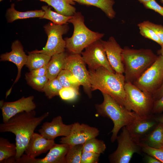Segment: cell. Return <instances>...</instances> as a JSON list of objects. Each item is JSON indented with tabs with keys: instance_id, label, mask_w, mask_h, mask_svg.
I'll return each mask as SVG.
<instances>
[{
	"instance_id": "obj_1",
	"label": "cell",
	"mask_w": 163,
	"mask_h": 163,
	"mask_svg": "<svg viewBox=\"0 0 163 163\" xmlns=\"http://www.w3.org/2000/svg\"><path fill=\"white\" fill-rule=\"evenodd\" d=\"M49 112H47L37 117L36 112L34 110L29 112L23 111L16 114L6 122L0 124L1 133L11 132L15 136L16 160L24 154L35 129L49 116Z\"/></svg>"
},
{
	"instance_id": "obj_2",
	"label": "cell",
	"mask_w": 163,
	"mask_h": 163,
	"mask_svg": "<svg viewBox=\"0 0 163 163\" xmlns=\"http://www.w3.org/2000/svg\"><path fill=\"white\" fill-rule=\"evenodd\" d=\"M89 72L92 91L99 90L125 107L126 82L123 74L111 72L102 66Z\"/></svg>"
},
{
	"instance_id": "obj_3",
	"label": "cell",
	"mask_w": 163,
	"mask_h": 163,
	"mask_svg": "<svg viewBox=\"0 0 163 163\" xmlns=\"http://www.w3.org/2000/svg\"><path fill=\"white\" fill-rule=\"evenodd\" d=\"M126 82L133 83L155 62L158 56L150 49L125 47L122 53Z\"/></svg>"
},
{
	"instance_id": "obj_4",
	"label": "cell",
	"mask_w": 163,
	"mask_h": 163,
	"mask_svg": "<svg viewBox=\"0 0 163 163\" xmlns=\"http://www.w3.org/2000/svg\"><path fill=\"white\" fill-rule=\"evenodd\" d=\"M104 100L102 103L96 104L95 107L97 114L107 117L113 122L114 126L111 132V142L117 139L118 133L123 127L126 126L139 116L118 103L109 95L102 93Z\"/></svg>"
},
{
	"instance_id": "obj_5",
	"label": "cell",
	"mask_w": 163,
	"mask_h": 163,
	"mask_svg": "<svg viewBox=\"0 0 163 163\" xmlns=\"http://www.w3.org/2000/svg\"><path fill=\"white\" fill-rule=\"evenodd\" d=\"M74 27L72 36L64 38L66 48L70 54H81L82 51L93 42L101 40L103 33L95 32L88 28L85 24L84 18L81 12H75L68 21Z\"/></svg>"
},
{
	"instance_id": "obj_6",
	"label": "cell",
	"mask_w": 163,
	"mask_h": 163,
	"mask_svg": "<svg viewBox=\"0 0 163 163\" xmlns=\"http://www.w3.org/2000/svg\"><path fill=\"white\" fill-rule=\"evenodd\" d=\"M125 107L140 116L152 114L154 101L152 95L140 90L133 84L126 82Z\"/></svg>"
},
{
	"instance_id": "obj_7",
	"label": "cell",
	"mask_w": 163,
	"mask_h": 163,
	"mask_svg": "<svg viewBox=\"0 0 163 163\" xmlns=\"http://www.w3.org/2000/svg\"><path fill=\"white\" fill-rule=\"evenodd\" d=\"M43 28L48 37L46 45L42 50L32 51L51 56L64 52L66 43L63 39L62 35L66 34L69 30L68 23L59 25L50 22L44 26Z\"/></svg>"
},
{
	"instance_id": "obj_8",
	"label": "cell",
	"mask_w": 163,
	"mask_h": 163,
	"mask_svg": "<svg viewBox=\"0 0 163 163\" xmlns=\"http://www.w3.org/2000/svg\"><path fill=\"white\" fill-rule=\"evenodd\" d=\"M163 81V56L161 55L133 84L141 91L152 95Z\"/></svg>"
},
{
	"instance_id": "obj_9",
	"label": "cell",
	"mask_w": 163,
	"mask_h": 163,
	"mask_svg": "<svg viewBox=\"0 0 163 163\" xmlns=\"http://www.w3.org/2000/svg\"><path fill=\"white\" fill-rule=\"evenodd\" d=\"M122 129V132L116 139L118 143L117 149L109 156L110 163H129L133 154L140 152V147L132 139L126 127H123Z\"/></svg>"
},
{
	"instance_id": "obj_10",
	"label": "cell",
	"mask_w": 163,
	"mask_h": 163,
	"mask_svg": "<svg viewBox=\"0 0 163 163\" xmlns=\"http://www.w3.org/2000/svg\"><path fill=\"white\" fill-rule=\"evenodd\" d=\"M81 54H68L63 69L70 72L83 86L85 93L89 98L92 97V91L89 71L85 66Z\"/></svg>"
},
{
	"instance_id": "obj_11",
	"label": "cell",
	"mask_w": 163,
	"mask_h": 163,
	"mask_svg": "<svg viewBox=\"0 0 163 163\" xmlns=\"http://www.w3.org/2000/svg\"><path fill=\"white\" fill-rule=\"evenodd\" d=\"M81 54L84 61L88 66L89 70L94 71L102 66L111 72H115L108 61L100 40L87 46Z\"/></svg>"
},
{
	"instance_id": "obj_12",
	"label": "cell",
	"mask_w": 163,
	"mask_h": 163,
	"mask_svg": "<svg viewBox=\"0 0 163 163\" xmlns=\"http://www.w3.org/2000/svg\"><path fill=\"white\" fill-rule=\"evenodd\" d=\"M99 134L98 128L78 122L72 124L69 134L60 139L59 142L69 145L83 144L88 140L96 138Z\"/></svg>"
},
{
	"instance_id": "obj_13",
	"label": "cell",
	"mask_w": 163,
	"mask_h": 163,
	"mask_svg": "<svg viewBox=\"0 0 163 163\" xmlns=\"http://www.w3.org/2000/svg\"><path fill=\"white\" fill-rule=\"evenodd\" d=\"M159 122L156 119L155 114L146 116H138L126 126L131 138L136 142L141 139L151 131Z\"/></svg>"
},
{
	"instance_id": "obj_14",
	"label": "cell",
	"mask_w": 163,
	"mask_h": 163,
	"mask_svg": "<svg viewBox=\"0 0 163 163\" xmlns=\"http://www.w3.org/2000/svg\"><path fill=\"white\" fill-rule=\"evenodd\" d=\"M100 40L112 69L115 72L123 74L124 68L122 60L123 49L113 37H110L107 41Z\"/></svg>"
},
{
	"instance_id": "obj_15",
	"label": "cell",
	"mask_w": 163,
	"mask_h": 163,
	"mask_svg": "<svg viewBox=\"0 0 163 163\" xmlns=\"http://www.w3.org/2000/svg\"><path fill=\"white\" fill-rule=\"evenodd\" d=\"M34 99L33 96L26 97H23L15 101L4 103L1 108L3 122H6L11 117L20 113L34 110L36 107V105L33 101Z\"/></svg>"
},
{
	"instance_id": "obj_16",
	"label": "cell",
	"mask_w": 163,
	"mask_h": 163,
	"mask_svg": "<svg viewBox=\"0 0 163 163\" xmlns=\"http://www.w3.org/2000/svg\"><path fill=\"white\" fill-rule=\"evenodd\" d=\"M72 124L66 125L63 122L60 116L54 118L50 122L43 123L38 132L45 138L54 140L57 137L67 136L70 134Z\"/></svg>"
},
{
	"instance_id": "obj_17",
	"label": "cell",
	"mask_w": 163,
	"mask_h": 163,
	"mask_svg": "<svg viewBox=\"0 0 163 163\" xmlns=\"http://www.w3.org/2000/svg\"><path fill=\"white\" fill-rule=\"evenodd\" d=\"M69 145L65 144H56L44 158H31L26 155L23 161L24 163H66L65 157Z\"/></svg>"
},
{
	"instance_id": "obj_18",
	"label": "cell",
	"mask_w": 163,
	"mask_h": 163,
	"mask_svg": "<svg viewBox=\"0 0 163 163\" xmlns=\"http://www.w3.org/2000/svg\"><path fill=\"white\" fill-rule=\"evenodd\" d=\"M11 48V51L10 52L1 54L0 57L1 61H10L17 66L18 72L14 85L18 82L21 76V70L24 65L26 64L28 55L25 54L23 47L18 40H15L12 43Z\"/></svg>"
},
{
	"instance_id": "obj_19",
	"label": "cell",
	"mask_w": 163,
	"mask_h": 163,
	"mask_svg": "<svg viewBox=\"0 0 163 163\" xmlns=\"http://www.w3.org/2000/svg\"><path fill=\"white\" fill-rule=\"evenodd\" d=\"M55 144L54 140L47 139L40 134L34 133L24 152L28 157L35 158L50 150Z\"/></svg>"
},
{
	"instance_id": "obj_20",
	"label": "cell",
	"mask_w": 163,
	"mask_h": 163,
	"mask_svg": "<svg viewBox=\"0 0 163 163\" xmlns=\"http://www.w3.org/2000/svg\"><path fill=\"white\" fill-rule=\"evenodd\" d=\"M14 6L15 4L12 3L10 7L6 10L5 17L8 23H11L17 20L20 19L34 18H41L44 14V11L42 9L21 12L16 10Z\"/></svg>"
},
{
	"instance_id": "obj_21",
	"label": "cell",
	"mask_w": 163,
	"mask_h": 163,
	"mask_svg": "<svg viewBox=\"0 0 163 163\" xmlns=\"http://www.w3.org/2000/svg\"><path fill=\"white\" fill-rule=\"evenodd\" d=\"M68 54L65 51L53 56L47 65L46 76L49 80L56 78L63 69L66 58Z\"/></svg>"
},
{
	"instance_id": "obj_22",
	"label": "cell",
	"mask_w": 163,
	"mask_h": 163,
	"mask_svg": "<svg viewBox=\"0 0 163 163\" xmlns=\"http://www.w3.org/2000/svg\"><path fill=\"white\" fill-rule=\"evenodd\" d=\"M139 142L152 148L163 147V123L159 122Z\"/></svg>"
},
{
	"instance_id": "obj_23",
	"label": "cell",
	"mask_w": 163,
	"mask_h": 163,
	"mask_svg": "<svg viewBox=\"0 0 163 163\" xmlns=\"http://www.w3.org/2000/svg\"><path fill=\"white\" fill-rule=\"evenodd\" d=\"M39 0L46 3L53 8L56 12L65 16H72L76 12V8L72 5H75V2L72 0Z\"/></svg>"
},
{
	"instance_id": "obj_24",
	"label": "cell",
	"mask_w": 163,
	"mask_h": 163,
	"mask_svg": "<svg viewBox=\"0 0 163 163\" xmlns=\"http://www.w3.org/2000/svg\"><path fill=\"white\" fill-rule=\"evenodd\" d=\"M17 154L16 145L4 138H0V163H14Z\"/></svg>"
},
{
	"instance_id": "obj_25",
	"label": "cell",
	"mask_w": 163,
	"mask_h": 163,
	"mask_svg": "<svg viewBox=\"0 0 163 163\" xmlns=\"http://www.w3.org/2000/svg\"><path fill=\"white\" fill-rule=\"evenodd\" d=\"M83 5L93 6L100 9L110 19L114 18L116 13L113 6L115 3L113 0H72Z\"/></svg>"
},
{
	"instance_id": "obj_26",
	"label": "cell",
	"mask_w": 163,
	"mask_h": 163,
	"mask_svg": "<svg viewBox=\"0 0 163 163\" xmlns=\"http://www.w3.org/2000/svg\"><path fill=\"white\" fill-rule=\"evenodd\" d=\"M51 57L42 53L29 52L26 65L30 71L39 68L47 65Z\"/></svg>"
},
{
	"instance_id": "obj_27",
	"label": "cell",
	"mask_w": 163,
	"mask_h": 163,
	"mask_svg": "<svg viewBox=\"0 0 163 163\" xmlns=\"http://www.w3.org/2000/svg\"><path fill=\"white\" fill-rule=\"evenodd\" d=\"M41 8L45 13L41 18L49 20L55 24L62 25L67 23L72 16H66L53 11L49 5H43Z\"/></svg>"
},
{
	"instance_id": "obj_28",
	"label": "cell",
	"mask_w": 163,
	"mask_h": 163,
	"mask_svg": "<svg viewBox=\"0 0 163 163\" xmlns=\"http://www.w3.org/2000/svg\"><path fill=\"white\" fill-rule=\"evenodd\" d=\"M57 78L63 87H72L79 91L80 84L76 78L69 71L63 69Z\"/></svg>"
},
{
	"instance_id": "obj_29",
	"label": "cell",
	"mask_w": 163,
	"mask_h": 163,
	"mask_svg": "<svg viewBox=\"0 0 163 163\" xmlns=\"http://www.w3.org/2000/svg\"><path fill=\"white\" fill-rule=\"evenodd\" d=\"M106 148L103 140L94 138L88 140L83 144V150L101 154L104 153Z\"/></svg>"
},
{
	"instance_id": "obj_30",
	"label": "cell",
	"mask_w": 163,
	"mask_h": 163,
	"mask_svg": "<svg viewBox=\"0 0 163 163\" xmlns=\"http://www.w3.org/2000/svg\"><path fill=\"white\" fill-rule=\"evenodd\" d=\"M69 145V149L65 157L66 163H80L83 144Z\"/></svg>"
},
{
	"instance_id": "obj_31",
	"label": "cell",
	"mask_w": 163,
	"mask_h": 163,
	"mask_svg": "<svg viewBox=\"0 0 163 163\" xmlns=\"http://www.w3.org/2000/svg\"><path fill=\"white\" fill-rule=\"evenodd\" d=\"M63 87L56 77L49 79L42 91L44 92L49 99H51L56 96L59 95V92Z\"/></svg>"
},
{
	"instance_id": "obj_32",
	"label": "cell",
	"mask_w": 163,
	"mask_h": 163,
	"mask_svg": "<svg viewBox=\"0 0 163 163\" xmlns=\"http://www.w3.org/2000/svg\"><path fill=\"white\" fill-rule=\"evenodd\" d=\"M142 151L147 155L152 156L163 163V147L155 148L149 147L141 142H137Z\"/></svg>"
},
{
	"instance_id": "obj_33",
	"label": "cell",
	"mask_w": 163,
	"mask_h": 163,
	"mask_svg": "<svg viewBox=\"0 0 163 163\" xmlns=\"http://www.w3.org/2000/svg\"><path fill=\"white\" fill-rule=\"evenodd\" d=\"M28 83L34 88L42 91L49 80L46 75L42 77H29L27 76Z\"/></svg>"
},
{
	"instance_id": "obj_34",
	"label": "cell",
	"mask_w": 163,
	"mask_h": 163,
	"mask_svg": "<svg viewBox=\"0 0 163 163\" xmlns=\"http://www.w3.org/2000/svg\"><path fill=\"white\" fill-rule=\"evenodd\" d=\"M140 34L144 37L152 40L161 46V41L155 32L151 29L147 27L142 22L138 24Z\"/></svg>"
},
{
	"instance_id": "obj_35",
	"label": "cell",
	"mask_w": 163,
	"mask_h": 163,
	"mask_svg": "<svg viewBox=\"0 0 163 163\" xmlns=\"http://www.w3.org/2000/svg\"><path fill=\"white\" fill-rule=\"evenodd\" d=\"M79 94V91L70 87H63L59 93L60 97L62 100L67 101H74Z\"/></svg>"
},
{
	"instance_id": "obj_36",
	"label": "cell",
	"mask_w": 163,
	"mask_h": 163,
	"mask_svg": "<svg viewBox=\"0 0 163 163\" xmlns=\"http://www.w3.org/2000/svg\"><path fill=\"white\" fill-rule=\"evenodd\" d=\"M101 154L83 150L80 163H97Z\"/></svg>"
},
{
	"instance_id": "obj_37",
	"label": "cell",
	"mask_w": 163,
	"mask_h": 163,
	"mask_svg": "<svg viewBox=\"0 0 163 163\" xmlns=\"http://www.w3.org/2000/svg\"><path fill=\"white\" fill-rule=\"evenodd\" d=\"M143 24L147 27L152 29L155 33L163 45V26L155 24L149 21H144Z\"/></svg>"
},
{
	"instance_id": "obj_38",
	"label": "cell",
	"mask_w": 163,
	"mask_h": 163,
	"mask_svg": "<svg viewBox=\"0 0 163 163\" xmlns=\"http://www.w3.org/2000/svg\"><path fill=\"white\" fill-rule=\"evenodd\" d=\"M143 5L146 8L154 10L163 16V7L159 5L155 0H152Z\"/></svg>"
},
{
	"instance_id": "obj_39",
	"label": "cell",
	"mask_w": 163,
	"mask_h": 163,
	"mask_svg": "<svg viewBox=\"0 0 163 163\" xmlns=\"http://www.w3.org/2000/svg\"><path fill=\"white\" fill-rule=\"evenodd\" d=\"M163 112V96L154 101L152 111L153 114H161Z\"/></svg>"
},
{
	"instance_id": "obj_40",
	"label": "cell",
	"mask_w": 163,
	"mask_h": 163,
	"mask_svg": "<svg viewBox=\"0 0 163 163\" xmlns=\"http://www.w3.org/2000/svg\"><path fill=\"white\" fill-rule=\"evenodd\" d=\"M47 65L30 71L27 76L29 77H42L46 75Z\"/></svg>"
},
{
	"instance_id": "obj_41",
	"label": "cell",
	"mask_w": 163,
	"mask_h": 163,
	"mask_svg": "<svg viewBox=\"0 0 163 163\" xmlns=\"http://www.w3.org/2000/svg\"><path fill=\"white\" fill-rule=\"evenodd\" d=\"M163 96V81L158 88L152 94V97L154 101H155Z\"/></svg>"
},
{
	"instance_id": "obj_42",
	"label": "cell",
	"mask_w": 163,
	"mask_h": 163,
	"mask_svg": "<svg viewBox=\"0 0 163 163\" xmlns=\"http://www.w3.org/2000/svg\"><path fill=\"white\" fill-rule=\"evenodd\" d=\"M145 160L146 162L148 163H161L156 158L148 155L145 156Z\"/></svg>"
},
{
	"instance_id": "obj_43",
	"label": "cell",
	"mask_w": 163,
	"mask_h": 163,
	"mask_svg": "<svg viewBox=\"0 0 163 163\" xmlns=\"http://www.w3.org/2000/svg\"><path fill=\"white\" fill-rule=\"evenodd\" d=\"M156 119L159 123H163V114H155Z\"/></svg>"
},
{
	"instance_id": "obj_44",
	"label": "cell",
	"mask_w": 163,
	"mask_h": 163,
	"mask_svg": "<svg viewBox=\"0 0 163 163\" xmlns=\"http://www.w3.org/2000/svg\"><path fill=\"white\" fill-rule=\"evenodd\" d=\"M161 48L158 51V53L163 56V45L161 46Z\"/></svg>"
},
{
	"instance_id": "obj_45",
	"label": "cell",
	"mask_w": 163,
	"mask_h": 163,
	"mask_svg": "<svg viewBox=\"0 0 163 163\" xmlns=\"http://www.w3.org/2000/svg\"><path fill=\"white\" fill-rule=\"evenodd\" d=\"M138 1L143 5L146 3L152 0H138Z\"/></svg>"
},
{
	"instance_id": "obj_46",
	"label": "cell",
	"mask_w": 163,
	"mask_h": 163,
	"mask_svg": "<svg viewBox=\"0 0 163 163\" xmlns=\"http://www.w3.org/2000/svg\"><path fill=\"white\" fill-rule=\"evenodd\" d=\"M161 2L163 3V0H161Z\"/></svg>"
},
{
	"instance_id": "obj_47",
	"label": "cell",
	"mask_w": 163,
	"mask_h": 163,
	"mask_svg": "<svg viewBox=\"0 0 163 163\" xmlns=\"http://www.w3.org/2000/svg\"><path fill=\"white\" fill-rule=\"evenodd\" d=\"M3 0H0V2H1V1H2Z\"/></svg>"
},
{
	"instance_id": "obj_48",
	"label": "cell",
	"mask_w": 163,
	"mask_h": 163,
	"mask_svg": "<svg viewBox=\"0 0 163 163\" xmlns=\"http://www.w3.org/2000/svg\"></svg>"
}]
</instances>
